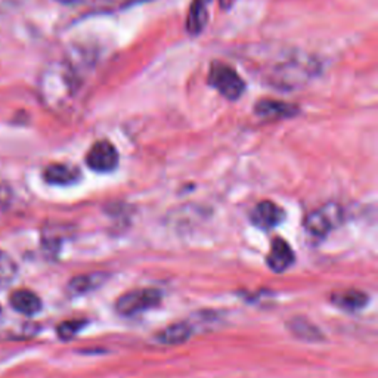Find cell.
I'll list each match as a JSON object with an SVG mask.
<instances>
[{
    "instance_id": "cell-15",
    "label": "cell",
    "mask_w": 378,
    "mask_h": 378,
    "mask_svg": "<svg viewBox=\"0 0 378 378\" xmlns=\"http://www.w3.org/2000/svg\"><path fill=\"white\" fill-rule=\"evenodd\" d=\"M290 328H291L292 334L297 335L299 339L309 340V342L321 339V332L317 330V327L310 324L309 321L303 320V318H294L290 324Z\"/></svg>"
},
{
    "instance_id": "cell-7",
    "label": "cell",
    "mask_w": 378,
    "mask_h": 378,
    "mask_svg": "<svg viewBox=\"0 0 378 378\" xmlns=\"http://www.w3.org/2000/svg\"><path fill=\"white\" fill-rule=\"evenodd\" d=\"M294 263V251L288 245V242L282 238H275L270 245V251L267 256V266L281 274Z\"/></svg>"
},
{
    "instance_id": "cell-3",
    "label": "cell",
    "mask_w": 378,
    "mask_h": 378,
    "mask_svg": "<svg viewBox=\"0 0 378 378\" xmlns=\"http://www.w3.org/2000/svg\"><path fill=\"white\" fill-rule=\"evenodd\" d=\"M86 163L95 172H113L118 164V153L111 142L99 141L92 145V148L86 155Z\"/></svg>"
},
{
    "instance_id": "cell-2",
    "label": "cell",
    "mask_w": 378,
    "mask_h": 378,
    "mask_svg": "<svg viewBox=\"0 0 378 378\" xmlns=\"http://www.w3.org/2000/svg\"><path fill=\"white\" fill-rule=\"evenodd\" d=\"M161 302V294L157 290L145 288L123 294L116 303V310L124 317H131L139 312H145Z\"/></svg>"
},
{
    "instance_id": "cell-16",
    "label": "cell",
    "mask_w": 378,
    "mask_h": 378,
    "mask_svg": "<svg viewBox=\"0 0 378 378\" xmlns=\"http://www.w3.org/2000/svg\"><path fill=\"white\" fill-rule=\"evenodd\" d=\"M16 275V265L9 255L0 250V287L9 285Z\"/></svg>"
},
{
    "instance_id": "cell-18",
    "label": "cell",
    "mask_w": 378,
    "mask_h": 378,
    "mask_svg": "<svg viewBox=\"0 0 378 378\" xmlns=\"http://www.w3.org/2000/svg\"><path fill=\"white\" fill-rule=\"evenodd\" d=\"M59 4H64V5H74V4H78L81 2V0H58Z\"/></svg>"
},
{
    "instance_id": "cell-17",
    "label": "cell",
    "mask_w": 378,
    "mask_h": 378,
    "mask_svg": "<svg viewBox=\"0 0 378 378\" xmlns=\"http://www.w3.org/2000/svg\"><path fill=\"white\" fill-rule=\"evenodd\" d=\"M85 327V321H80V320H73V321H66L59 324L58 327V335L62 340H70L73 339L74 335Z\"/></svg>"
},
{
    "instance_id": "cell-1",
    "label": "cell",
    "mask_w": 378,
    "mask_h": 378,
    "mask_svg": "<svg viewBox=\"0 0 378 378\" xmlns=\"http://www.w3.org/2000/svg\"><path fill=\"white\" fill-rule=\"evenodd\" d=\"M208 83L226 99L237 101L245 91V83L240 74L225 62H213L208 73Z\"/></svg>"
},
{
    "instance_id": "cell-4",
    "label": "cell",
    "mask_w": 378,
    "mask_h": 378,
    "mask_svg": "<svg viewBox=\"0 0 378 378\" xmlns=\"http://www.w3.org/2000/svg\"><path fill=\"white\" fill-rule=\"evenodd\" d=\"M342 220V212L337 205H325L320 210L309 213L305 226L312 235L324 237Z\"/></svg>"
},
{
    "instance_id": "cell-9",
    "label": "cell",
    "mask_w": 378,
    "mask_h": 378,
    "mask_svg": "<svg viewBox=\"0 0 378 378\" xmlns=\"http://www.w3.org/2000/svg\"><path fill=\"white\" fill-rule=\"evenodd\" d=\"M44 178L51 185H73L80 179V172L68 164H51L45 169Z\"/></svg>"
},
{
    "instance_id": "cell-8",
    "label": "cell",
    "mask_w": 378,
    "mask_h": 378,
    "mask_svg": "<svg viewBox=\"0 0 378 378\" xmlns=\"http://www.w3.org/2000/svg\"><path fill=\"white\" fill-rule=\"evenodd\" d=\"M256 114L265 118H287L297 114V107L292 103L274 101V99H263L256 103L255 108Z\"/></svg>"
},
{
    "instance_id": "cell-14",
    "label": "cell",
    "mask_w": 378,
    "mask_h": 378,
    "mask_svg": "<svg viewBox=\"0 0 378 378\" xmlns=\"http://www.w3.org/2000/svg\"><path fill=\"white\" fill-rule=\"evenodd\" d=\"M107 280L105 278L103 274H91V275H83V277H77L74 278L68 288L73 294H83V292H88L92 291L95 288H98L99 285H102V282Z\"/></svg>"
},
{
    "instance_id": "cell-12",
    "label": "cell",
    "mask_w": 378,
    "mask_h": 378,
    "mask_svg": "<svg viewBox=\"0 0 378 378\" xmlns=\"http://www.w3.org/2000/svg\"><path fill=\"white\" fill-rule=\"evenodd\" d=\"M207 4H208V0H194L191 9H189L186 29L193 36L200 34L205 27L207 18H208Z\"/></svg>"
},
{
    "instance_id": "cell-6",
    "label": "cell",
    "mask_w": 378,
    "mask_h": 378,
    "mask_svg": "<svg viewBox=\"0 0 378 378\" xmlns=\"http://www.w3.org/2000/svg\"><path fill=\"white\" fill-rule=\"evenodd\" d=\"M284 218L282 210L272 201L259 203L253 212H251V222L255 226L267 230L275 228Z\"/></svg>"
},
{
    "instance_id": "cell-11",
    "label": "cell",
    "mask_w": 378,
    "mask_h": 378,
    "mask_svg": "<svg viewBox=\"0 0 378 378\" xmlns=\"http://www.w3.org/2000/svg\"><path fill=\"white\" fill-rule=\"evenodd\" d=\"M331 300L334 305H337L339 307H342L344 310L356 312V310H361L362 307L367 306L368 296L359 290H347V291L334 294Z\"/></svg>"
},
{
    "instance_id": "cell-13",
    "label": "cell",
    "mask_w": 378,
    "mask_h": 378,
    "mask_svg": "<svg viewBox=\"0 0 378 378\" xmlns=\"http://www.w3.org/2000/svg\"><path fill=\"white\" fill-rule=\"evenodd\" d=\"M189 335H191V327L188 324H173L163 330L157 339L163 344H180L189 339Z\"/></svg>"
},
{
    "instance_id": "cell-10",
    "label": "cell",
    "mask_w": 378,
    "mask_h": 378,
    "mask_svg": "<svg viewBox=\"0 0 378 378\" xmlns=\"http://www.w3.org/2000/svg\"><path fill=\"white\" fill-rule=\"evenodd\" d=\"M11 306L23 315H36L41 309V300L30 290H16L11 294Z\"/></svg>"
},
{
    "instance_id": "cell-5",
    "label": "cell",
    "mask_w": 378,
    "mask_h": 378,
    "mask_svg": "<svg viewBox=\"0 0 378 378\" xmlns=\"http://www.w3.org/2000/svg\"><path fill=\"white\" fill-rule=\"evenodd\" d=\"M46 80H51L58 85H46V93L55 98V102H61L62 98L70 96L74 92V77L71 71L64 66H56L46 73Z\"/></svg>"
}]
</instances>
